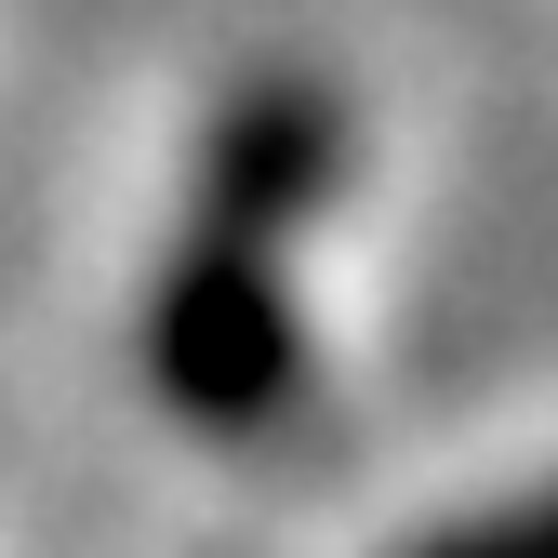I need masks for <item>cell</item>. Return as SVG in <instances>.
<instances>
[{
	"label": "cell",
	"mask_w": 558,
	"mask_h": 558,
	"mask_svg": "<svg viewBox=\"0 0 558 558\" xmlns=\"http://www.w3.org/2000/svg\"><path fill=\"white\" fill-rule=\"evenodd\" d=\"M412 558H558V478H545V493H519V506H478V519L426 532Z\"/></svg>",
	"instance_id": "obj_2"
},
{
	"label": "cell",
	"mask_w": 558,
	"mask_h": 558,
	"mask_svg": "<svg viewBox=\"0 0 558 558\" xmlns=\"http://www.w3.org/2000/svg\"><path fill=\"white\" fill-rule=\"evenodd\" d=\"M345 133L306 81H253L214 147H199L186 240L147 293V386L186 412L199 439H253L306 386V319H293V240L332 199Z\"/></svg>",
	"instance_id": "obj_1"
}]
</instances>
